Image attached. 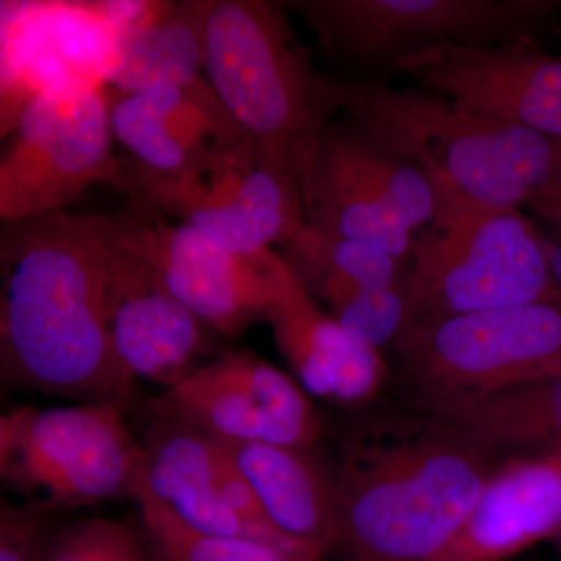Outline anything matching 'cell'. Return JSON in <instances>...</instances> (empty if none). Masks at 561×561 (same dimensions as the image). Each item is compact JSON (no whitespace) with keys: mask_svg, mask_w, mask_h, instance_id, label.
<instances>
[{"mask_svg":"<svg viewBox=\"0 0 561 561\" xmlns=\"http://www.w3.org/2000/svg\"><path fill=\"white\" fill-rule=\"evenodd\" d=\"M535 213L540 214L546 220L553 221L557 227L561 228V190L546 198L545 202L534 206Z\"/></svg>","mask_w":561,"mask_h":561,"instance_id":"obj_30","label":"cell"},{"mask_svg":"<svg viewBox=\"0 0 561 561\" xmlns=\"http://www.w3.org/2000/svg\"><path fill=\"white\" fill-rule=\"evenodd\" d=\"M108 108L113 139L128 154L117 183L127 192L176 179L247 135L205 79L150 91L108 88Z\"/></svg>","mask_w":561,"mask_h":561,"instance_id":"obj_15","label":"cell"},{"mask_svg":"<svg viewBox=\"0 0 561 561\" xmlns=\"http://www.w3.org/2000/svg\"><path fill=\"white\" fill-rule=\"evenodd\" d=\"M416 411L497 457L561 459V376L435 402Z\"/></svg>","mask_w":561,"mask_h":561,"instance_id":"obj_20","label":"cell"},{"mask_svg":"<svg viewBox=\"0 0 561 561\" xmlns=\"http://www.w3.org/2000/svg\"><path fill=\"white\" fill-rule=\"evenodd\" d=\"M438 191L437 216L415 234L405 271L413 321L560 302L549 239L518 208Z\"/></svg>","mask_w":561,"mask_h":561,"instance_id":"obj_5","label":"cell"},{"mask_svg":"<svg viewBox=\"0 0 561 561\" xmlns=\"http://www.w3.org/2000/svg\"><path fill=\"white\" fill-rule=\"evenodd\" d=\"M273 265L278 290L267 321L302 389L343 408L371 401L387 378L381 351L351 337L331 313L317 305L279 253H275Z\"/></svg>","mask_w":561,"mask_h":561,"instance_id":"obj_17","label":"cell"},{"mask_svg":"<svg viewBox=\"0 0 561 561\" xmlns=\"http://www.w3.org/2000/svg\"><path fill=\"white\" fill-rule=\"evenodd\" d=\"M121 527L103 518L69 524L51 535L41 561H103Z\"/></svg>","mask_w":561,"mask_h":561,"instance_id":"obj_28","label":"cell"},{"mask_svg":"<svg viewBox=\"0 0 561 561\" xmlns=\"http://www.w3.org/2000/svg\"><path fill=\"white\" fill-rule=\"evenodd\" d=\"M559 538H560V551H561V534L559 535Z\"/></svg>","mask_w":561,"mask_h":561,"instance_id":"obj_32","label":"cell"},{"mask_svg":"<svg viewBox=\"0 0 561 561\" xmlns=\"http://www.w3.org/2000/svg\"><path fill=\"white\" fill-rule=\"evenodd\" d=\"M117 402L13 409L0 419V478L22 504L47 513L135 496L142 445Z\"/></svg>","mask_w":561,"mask_h":561,"instance_id":"obj_6","label":"cell"},{"mask_svg":"<svg viewBox=\"0 0 561 561\" xmlns=\"http://www.w3.org/2000/svg\"><path fill=\"white\" fill-rule=\"evenodd\" d=\"M559 234L553 239H549V261H551V271L557 287L561 294V228Z\"/></svg>","mask_w":561,"mask_h":561,"instance_id":"obj_31","label":"cell"},{"mask_svg":"<svg viewBox=\"0 0 561 561\" xmlns=\"http://www.w3.org/2000/svg\"><path fill=\"white\" fill-rule=\"evenodd\" d=\"M139 442L144 459L138 486L192 529L311 553L267 522L250 483L214 435L150 416Z\"/></svg>","mask_w":561,"mask_h":561,"instance_id":"obj_13","label":"cell"},{"mask_svg":"<svg viewBox=\"0 0 561 561\" xmlns=\"http://www.w3.org/2000/svg\"><path fill=\"white\" fill-rule=\"evenodd\" d=\"M405 278V276H404ZM331 316L362 345L373 350L393 345L413 321V306L405 279L397 286L346 287L321 297Z\"/></svg>","mask_w":561,"mask_h":561,"instance_id":"obj_26","label":"cell"},{"mask_svg":"<svg viewBox=\"0 0 561 561\" xmlns=\"http://www.w3.org/2000/svg\"><path fill=\"white\" fill-rule=\"evenodd\" d=\"M153 419L214 437L308 451L324 423L300 382L247 350L227 351L157 397L140 398Z\"/></svg>","mask_w":561,"mask_h":561,"instance_id":"obj_11","label":"cell"},{"mask_svg":"<svg viewBox=\"0 0 561 561\" xmlns=\"http://www.w3.org/2000/svg\"><path fill=\"white\" fill-rule=\"evenodd\" d=\"M413 408L561 376V305L412 321L393 343Z\"/></svg>","mask_w":561,"mask_h":561,"instance_id":"obj_8","label":"cell"},{"mask_svg":"<svg viewBox=\"0 0 561 561\" xmlns=\"http://www.w3.org/2000/svg\"><path fill=\"white\" fill-rule=\"evenodd\" d=\"M110 253V327L114 350L133 378L165 389L198 370L208 327L165 289L153 268L121 238L114 217Z\"/></svg>","mask_w":561,"mask_h":561,"instance_id":"obj_16","label":"cell"},{"mask_svg":"<svg viewBox=\"0 0 561 561\" xmlns=\"http://www.w3.org/2000/svg\"><path fill=\"white\" fill-rule=\"evenodd\" d=\"M337 110L427 173L482 205L531 208L561 190V140L508 124L426 88L332 77Z\"/></svg>","mask_w":561,"mask_h":561,"instance_id":"obj_3","label":"cell"},{"mask_svg":"<svg viewBox=\"0 0 561 561\" xmlns=\"http://www.w3.org/2000/svg\"><path fill=\"white\" fill-rule=\"evenodd\" d=\"M165 216L191 225L224 249L261 260L305 228L301 192L249 135L231 140L172 180L130 191Z\"/></svg>","mask_w":561,"mask_h":561,"instance_id":"obj_10","label":"cell"},{"mask_svg":"<svg viewBox=\"0 0 561 561\" xmlns=\"http://www.w3.org/2000/svg\"><path fill=\"white\" fill-rule=\"evenodd\" d=\"M393 72L497 119L561 140V58L535 41L493 47L443 46Z\"/></svg>","mask_w":561,"mask_h":561,"instance_id":"obj_14","label":"cell"},{"mask_svg":"<svg viewBox=\"0 0 561 561\" xmlns=\"http://www.w3.org/2000/svg\"><path fill=\"white\" fill-rule=\"evenodd\" d=\"M203 76L221 105L301 192L337 110L284 2L202 0Z\"/></svg>","mask_w":561,"mask_h":561,"instance_id":"obj_4","label":"cell"},{"mask_svg":"<svg viewBox=\"0 0 561 561\" xmlns=\"http://www.w3.org/2000/svg\"><path fill=\"white\" fill-rule=\"evenodd\" d=\"M561 534V459H511L437 561H502Z\"/></svg>","mask_w":561,"mask_h":561,"instance_id":"obj_18","label":"cell"},{"mask_svg":"<svg viewBox=\"0 0 561 561\" xmlns=\"http://www.w3.org/2000/svg\"><path fill=\"white\" fill-rule=\"evenodd\" d=\"M236 461L267 522L305 551L321 557L337 541V501L330 478L300 449L216 437Z\"/></svg>","mask_w":561,"mask_h":561,"instance_id":"obj_19","label":"cell"},{"mask_svg":"<svg viewBox=\"0 0 561 561\" xmlns=\"http://www.w3.org/2000/svg\"><path fill=\"white\" fill-rule=\"evenodd\" d=\"M110 216L68 210L0 231V379L80 402L135 398L110 327Z\"/></svg>","mask_w":561,"mask_h":561,"instance_id":"obj_1","label":"cell"},{"mask_svg":"<svg viewBox=\"0 0 561 561\" xmlns=\"http://www.w3.org/2000/svg\"><path fill=\"white\" fill-rule=\"evenodd\" d=\"M0 158V219L60 213L98 183L117 184L108 87L70 77L32 99L9 131Z\"/></svg>","mask_w":561,"mask_h":561,"instance_id":"obj_9","label":"cell"},{"mask_svg":"<svg viewBox=\"0 0 561 561\" xmlns=\"http://www.w3.org/2000/svg\"><path fill=\"white\" fill-rule=\"evenodd\" d=\"M202 79V0L144 3L122 22L105 73L111 90L150 91Z\"/></svg>","mask_w":561,"mask_h":561,"instance_id":"obj_21","label":"cell"},{"mask_svg":"<svg viewBox=\"0 0 561 561\" xmlns=\"http://www.w3.org/2000/svg\"><path fill=\"white\" fill-rule=\"evenodd\" d=\"M332 58L393 72L443 46L493 47L535 41L560 9L551 0H290L284 2Z\"/></svg>","mask_w":561,"mask_h":561,"instance_id":"obj_7","label":"cell"},{"mask_svg":"<svg viewBox=\"0 0 561 561\" xmlns=\"http://www.w3.org/2000/svg\"><path fill=\"white\" fill-rule=\"evenodd\" d=\"M426 416L357 427L334 476L346 561H437L500 463Z\"/></svg>","mask_w":561,"mask_h":561,"instance_id":"obj_2","label":"cell"},{"mask_svg":"<svg viewBox=\"0 0 561 561\" xmlns=\"http://www.w3.org/2000/svg\"><path fill=\"white\" fill-rule=\"evenodd\" d=\"M103 561H149V552L138 531L122 523L119 534Z\"/></svg>","mask_w":561,"mask_h":561,"instance_id":"obj_29","label":"cell"},{"mask_svg":"<svg viewBox=\"0 0 561 561\" xmlns=\"http://www.w3.org/2000/svg\"><path fill=\"white\" fill-rule=\"evenodd\" d=\"M321 140L413 234L434 221L438 191L415 162L350 119L331 122Z\"/></svg>","mask_w":561,"mask_h":561,"instance_id":"obj_23","label":"cell"},{"mask_svg":"<svg viewBox=\"0 0 561 561\" xmlns=\"http://www.w3.org/2000/svg\"><path fill=\"white\" fill-rule=\"evenodd\" d=\"M284 260L309 294L319 298L346 287L397 286L408 271L405 262L378 247L316 230L308 224L287 245Z\"/></svg>","mask_w":561,"mask_h":561,"instance_id":"obj_24","label":"cell"},{"mask_svg":"<svg viewBox=\"0 0 561 561\" xmlns=\"http://www.w3.org/2000/svg\"><path fill=\"white\" fill-rule=\"evenodd\" d=\"M150 545L169 561H320L273 542L202 534L138 486L135 491Z\"/></svg>","mask_w":561,"mask_h":561,"instance_id":"obj_25","label":"cell"},{"mask_svg":"<svg viewBox=\"0 0 561 561\" xmlns=\"http://www.w3.org/2000/svg\"><path fill=\"white\" fill-rule=\"evenodd\" d=\"M306 224L378 247L408 264L415 234L320 139L301 187Z\"/></svg>","mask_w":561,"mask_h":561,"instance_id":"obj_22","label":"cell"},{"mask_svg":"<svg viewBox=\"0 0 561 561\" xmlns=\"http://www.w3.org/2000/svg\"><path fill=\"white\" fill-rule=\"evenodd\" d=\"M49 515L0 501V561H41L51 538Z\"/></svg>","mask_w":561,"mask_h":561,"instance_id":"obj_27","label":"cell"},{"mask_svg":"<svg viewBox=\"0 0 561 561\" xmlns=\"http://www.w3.org/2000/svg\"><path fill=\"white\" fill-rule=\"evenodd\" d=\"M113 217L124 242L209 330L234 337L267 320L278 290L276 251L261 260L242 256L184 221L169 224L161 210L139 202Z\"/></svg>","mask_w":561,"mask_h":561,"instance_id":"obj_12","label":"cell"}]
</instances>
